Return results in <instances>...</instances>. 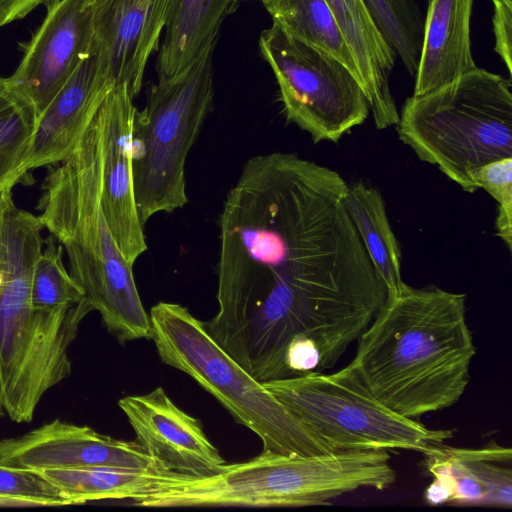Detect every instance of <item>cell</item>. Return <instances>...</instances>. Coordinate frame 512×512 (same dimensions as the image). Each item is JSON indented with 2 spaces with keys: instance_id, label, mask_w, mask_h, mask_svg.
I'll list each match as a JSON object with an SVG mask.
<instances>
[{
  "instance_id": "6da1fadb",
  "label": "cell",
  "mask_w": 512,
  "mask_h": 512,
  "mask_svg": "<svg viewBox=\"0 0 512 512\" xmlns=\"http://www.w3.org/2000/svg\"><path fill=\"white\" fill-rule=\"evenodd\" d=\"M348 184L294 153L249 158L218 220L211 338L254 379L288 378L292 343L318 345L350 306L387 291L346 210Z\"/></svg>"
},
{
  "instance_id": "7a4b0ae2",
  "label": "cell",
  "mask_w": 512,
  "mask_h": 512,
  "mask_svg": "<svg viewBox=\"0 0 512 512\" xmlns=\"http://www.w3.org/2000/svg\"><path fill=\"white\" fill-rule=\"evenodd\" d=\"M357 341L347 366L405 418L449 408L466 391L476 348L463 293L403 283Z\"/></svg>"
},
{
  "instance_id": "3957f363",
  "label": "cell",
  "mask_w": 512,
  "mask_h": 512,
  "mask_svg": "<svg viewBox=\"0 0 512 512\" xmlns=\"http://www.w3.org/2000/svg\"><path fill=\"white\" fill-rule=\"evenodd\" d=\"M48 167L38 217L64 247L71 276L120 344L151 338L150 317L140 299L133 266L122 254L101 206L100 108L68 156Z\"/></svg>"
},
{
  "instance_id": "277c9868",
  "label": "cell",
  "mask_w": 512,
  "mask_h": 512,
  "mask_svg": "<svg viewBox=\"0 0 512 512\" xmlns=\"http://www.w3.org/2000/svg\"><path fill=\"white\" fill-rule=\"evenodd\" d=\"M38 216L0 193V403L10 419L28 423L44 394L69 377L68 348L93 311L86 298L58 310L31 301L34 267L43 251Z\"/></svg>"
},
{
  "instance_id": "5b68a950",
  "label": "cell",
  "mask_w": 512,
  "mask_h": 512,
  "mask_svg": "<svg viewBox=\"0 0 512 512\" xmlns=\"http://www.w3.org/2000/svg\"><path fill=\"white\" fill-rule=\"evenodd\" d=\"M396 480L385 450L333 451L312 456L264 452L225 464L210 476L179 474L132 504L139 507H305L352 491L384 490Z\"/></svg>"
},
{
  "instance_id": "8992f818",
  "label": "cell",
  "mask_w": 512,
  "mask_h": 512,
  "mask_svg": "<svg viewBox=\"0 0 512 512\" xmlns=\"http://www.w3.org/2000/svg\"><path fill=\"white\" fill-rule=\"evenodd\" d=\"M511 87L510 79L476 67L435 90L412 95L396 124L399 139L473 193L478 168L512 157Z\"/></svg>"
},
{
  "instance_id": "52a82bcc",
  "label": "cell",
  "mask_w": 512,
  "mask_h": 512,
  "mask_svg": "<svg viewBox=\"0 0 512 512\" xmlns=\"http://www.w3.org/2000/svg\"><path fill=\"white\" fill-rule=\"evenodd\" d=\"M149 317L151 339L161 361L186 373L214 396L235 421L258 436L264 452L312 456L334 451L228 355L186 307L159 302Z\"/></svg>"
},
{
  "instance_id": "ba28073f",
  "label": "cell",
  "mask_w": 512,
  "mask_h": 512,
  "mask_svg": "<svg viewBox=\"0 0 512 512\" xmlns=\"http://www.w3.org/2000/svg\"><path fill=\"white\" fill-rule=\"evenodd\" d=\"M207 49L180 73L153 84L132 127V174L144 225L153 215L188 203L185 163L214 99L213 52Z\"/></svg>"
},
{
  "instance_id": "9c48e42d",
  "label": "cell",
  "mask_w": 512,
  "mask_h": 512,
  "mask_svg": "<svg viewBox=\"0 0 512 512\" xmlns=\"http://www.w3.org/2000/svg\"><path fill=\"white\" fill-rule=\"evenodd\" d=\"M334 451L425 452L451 438V430L429 429L378 401L345 366L262 383Z\"/></svg>"
},
{
  "instance_id": "30bf717a",
  "label": "cell",
  "mask_w": 512,
  "mask_h": 512,
  "mask_svg": "<svg viewBox=\"0 0 512 512\" xmlns=\"http://www.w3.org/2000/svg\"><path fill=\"white\" fill-rule=\"evenodd\" d=\"M259 47L278 84L286 120L314 143L337 142L367 119L370 106L362 85L338 59L275 24L263 30Z\"/></svg>"
},
{
  "instance_id": "8fae6325",
  "label": "cell",
  "mask_w": 512,
  "mask_h": 512,
  "mask_svg": "<svg viewBox=\"0 0 512 512\" xmlns=\"http://www.w3.org/2000/svg\"><path fill=\"white\" fill-rule=\"evenodd\" d=\"M46 10L29 41L18 43L22 59L8 77L38 117L91 52V1L60 0Z\"/></svg>"
},
{
  "instance_id": "7c38bea8",
  "label": "cell",
  "mask_w": 512,
  "mask_h": 512,
  "mask_svg": "<svg viewBox=\"0 0 512 512\" xmlns=\"http://www.w3.org/2000/svg\"><path fill=\"white\" fill-rule=\"evenodd\" d=\"M0 464L33 471L86 467L167 471L137 441L115 439L60 419L0 441Z\"/></svg>"
},
{
  "instance_id": "4fadbf2b",
  "label": "cell",
  "mask_w": 512,
  "mask_h": 512,
  "mask_svg": "<svg viewBox=\"0 0 512 512\" xmlns=\"http://www.w3.org/2000/svg\"><path fill=\"white\" fill-rule=\"evenodd\" d=\"M91 49L115 86L135 98L174 0H92Z\"/></svg>"
},
{
  "instance_id": "5bb4252c",
  "label": "cell",
  "mask_w": 512,
  "mask_h": 512,
  "mask_svg": "<svg viewBox=\"0 0 512 512\" xmlns=\"http://www.w3.org/2000/svg\"><path fill=\"white\" fill-rule=\"evenodd\" d=\"M136 441L170 472L204 477L226 464L200 421L181 410L162 387L118 401Z\"/></svg>"
},
{
  "instance_id": "9a60e30c",
  "label": "cell",
  "mask_w": 512,
  "mask_h": 512,
  "mask_svg": "<svg viewBox=\"0 0 512 512\" xmlns=\"http://www.w3.org/2000/svg\"><path fill=\"white\" fill-rule=\"evenodd\" d=\"M127 85H118L100 107L103 125L101 206L109 229L129 264L147 249L136 206L132 174V127L137 111Z\"/></svg>"
},
{
  "instance_id": "2e32d148",
  "label": "cell",
  "mask_w": 512,
  "mask_h": 512,
  "mask_svg": "<svg viewBox=\"0 0 512 512\" xmlns=\"http://www.w3.org/2000/svg\"><path fill=\"white\" fill-rule=\"evenodd\" d=\"M422 454L424 466L433 477L424 494L430 505L456 503L511 508V448L494 441L481 448L439 443Z\"/></svg>"
},
{
  "instance_id": "e0dca14e",
  "label": "cell",
  "mask_w": 512,
  "mask_h": 512,
  "mask_svg": "<svg viewBox=\"0 0 512 512\" xmlns=\"http://www.w3.org/2000/svg\"><path fill=\"white\" fill-rule=\"evenodd\" d=\"M114 87V82L99 66L91 49L38 117L31 146L19 171V180H25L30 170L65 159Z\"/></svg>"
},
{
  "instance_id": "ac0fdd59",
  "label": "cell",
  "mask_w": 512,
  "mask_h": 512,
  "mask_svg": "<svg viewBox=\"0 0 512 512\" xmlns=\"http://www.w3.org/2000/svg\"><path fill=\"white\" fill-rule=\"evenodd\" d=\"M359 72L377 129L396 125L399 112L390 89L396 52L364 0H326Z\"/></svg>"
},
{
  "instance_id": "d6986e66",
  "label": "cell",
  "mask_w": 512,
  "mask_h": 512,
  "mask_svg": "<svg viewBox=\"0 0 512 512\" xmlns=\"http://www.w3.org/2000/svg\"><path fill=\"white\" fill-rule=\"evenodd\" d=\"M474 0H428L413 95L435 90L477 66L471 50Z\"/></svg>"
},
{
  "instance_id": "ffe728a7",
  "label": "cell",
  "mask_w": 512,
  "mask_h": 512,
  "mask_svg": "<svg viewBox=\"0 0 512 512\" xmlns=\"http://www.w3.org/2000/svg\"><path fill=\"white\" fill-rule=\"evenodd\" d=\"M238 0H174L159 49L158 79L180 73L216 45L224 19Z\"/></svg>"
},
{
  "instance_id": "44dd1931",
  "label": "cell",
  "mask_w": 512,
  "mask_h": 512,
  "mask_svg": "<svg viewBox=\"0 0 512 512\" xmlns=\"http://www.w3.org/2000/svg\"><path fill=\"white\" fill-rule=\"evenodd\" d=\"M72 505L96 500H130L132 503L158 490L179 473L111 467H86L36 471Z\"/></svg>"
},
{
  "instance_id": "7402d4cb",
  "label": "cell",
  "mask_w": 512,
  "mask_h": 512,
  "mask_svg": "<svg viewBox=\"0 0 512 512\" xmlns=\"http://www.w3.org/2000/svg\"><path fill=\"white\" fill-rule=\"evenodd\" d=\"M344 204L370 260L387 288L396 292L401 277V249L390 226L379 190L363 181L348 185Z\"/></svg>"
},
{
  "instance_id": "603a6c76",
  "label": "cell",
  "mask_w": 512,
  "mask_h": 512,
  "mask_svg": "<svg viewBox=\"0 0 512 512\" xmlns=\"http://www.w3.org/2000/svg\"><path fill=\"white\" fill-rule=\"evenodd\" d=\"M273 24L342 62L359 79L353 56L326 0H260ZM361 84V83H360Z\"/></svg>"
},
{
  "instance_id": "cb8c5ba5",
  "label": "cell",
  "mask_w": 512,
  "mask_h": 512,
  "mask_svg": "<svg viewBox=\"0 0 512 512\" xmlns=\"http://www.w3.org/2000/svg\"><path fill=\"white\" fill-rule=\"evenodd\" d=\"M38 115L8 78L0 76V193L12 189L35 134Z\"/></svg>"
},
{
  "instance_id": "d4e9b609",
  "label": "cell",
  "mask_w": 512,
  "mask_h": 512,
  "mask_svg": "<svg viewBox=\"0 0 512 512\" xmlns=\"http://www.w3.org/2000/svg\"><path fill=\"white\" fill-rule=\"evenodd\" d=\"M382 34L415 75L423 38L424 18L414 0H364Z\"/></svg>"
},
{
  "instance_id": "484cf974",
  "label": "cell",
  "mask_w": 512,
  "mask_h": 512,
  "mask_svg": "<svg viewBox=\"0 0 512 512\" xmlns=\"http://www.w3.org/2000/svg\"><path fill=\"white\" fill-rule=\"evenodd\" d=\"M45 243L34 267L32 305L47 310L73 307L85 299L84 292L63 264L62 245H56L52 235Z\"/></svg>"
},
{
  "instance_id": "4316f807",
  "label": "cell",
  "mask_w": 512,
  "mask_h": 512,
  "mask_svg": "<svg viewBox=\"0 0 512 512\" xmlns=\"http://www.w3.org/2000/svg\"><path fill=\"white\" fill-rule=\"evenodd\" d=\"M474 181L498 202L497 235L512 249V157L501 158L478 168Z\"/></svg>"
},
{
  "instance_id": "83f0119b",
  "label": "cell",
  "mask_w": 512,
  "mask_h": 512,
  "mask_svg": "<svg viewBox=\"0 0 512 512\" xmlns=\"http://www.w3.org/2000/svg\"><path fill=\"white\" fill-rule=\"evenodd\" d=\"M0 497L31 502L35 507L72 503L38 472L0 464Z\"/></svg>"
},
{
  "instance_id": "f1b7e54d",
  "label": "cell",
  "mask_w": 512,
  "mask_h": 512,
  "mask_svg": "<svg viewBox=\"0 0 512 512\" xmlns=\"http://www.w3.org/2000/svg\"><path fill=\"white\" fill-rule=\"evenodd\" d=\"M494 5L493 32L495 51L509 74L512 73V0H491Z\"/></svg>"
},
{
  "instance_id": "f546056e",
  "label": "cell",
  "mask_w": 512,
  "mask_h": 512,
  "mask_svg": "<svg viewBox=\"0 0 512 512\" xmlns=\"http://www.w3.org/2000/svg\"><path fill=\"white\" fill-rule=\"evenodd\" d=\"M60 0H0V27L25 18L39 6L50 8Z\"/></svg>"
},
{
  "instance_id": "4dcf8cb0",
  "label": "cell",
  "mask_w": 512,
  "mask_h": 512,
  "mask_svg": "<svg viewBox=\"0 0 512 512\" xmlns=\"http://www.w3.org/2000/svg\"><path fill=\"white\" fill-rule=\"evenodd\" d=\"M4 412L5 411H4V409H3V407H2V405L0 403V418H2V416L4 415Z\"/></svg>"
},
{
  "instance_id": "1f68e13d",
  "label": "cell",
  "mask_w": 512,
  "mask_h": 512,
  "mask_svg": "<svg viewBox=\"0 0 512 512\" xmlns=\"http://www.w3.org/2000/svg\"><path fill=\"white\" fill-rule=\"evenodd\" d=\"M89 1H92V0H89Z\"/></svg>"
},
{
  "instance_id": "d6a6232c",
  "label": "cell",
  "mask_w": 512,
  "mask_h": 512,
  "mask_svg": "<svg viewBox=\"0 0 512 512\" xmlns=\"http://www.w3.org/2000/svg\"><path fill=\"white\" fill-rule=\"evenodd\" d=\"M239 1V0H238Z\"/></svg>"
}]
</instances>
